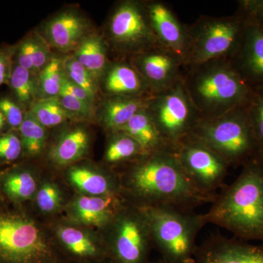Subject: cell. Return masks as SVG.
<instances>
[{
	"mask_svg": "<svg viewBox=\"0 0 263 263\" xmlns=\"http://www.w3.org/2000/svg\"><path fill=\"white\" fill-rule=\"evenodd\" d=\"M183 81L201 119L246 106L253 91L227 60L185 67Z\"/></svg>",
	"mask_w": 263,
	"mask_h": 263,
	"instance_id": "obj_3",
	"label": "cell"
},
{
	"mask_svg": "<svg viewBox=\"0 0 263 263\" xmlns=\"http://www.w3.org/2000/svg\"><path fill=\"white\" fill-rule=\"evenodd\" d=\"M5 122H7L6 119H5L3 113L0 111V129H3V127H4Z\"/></svg>",
	"mask_w": 263,
	"mask_h": 263,
	"instance_id": "obj_41",
	"label": "cell"
},
{
	"mask_svg": "<svg viewBox=\"0 0 263 263\" xmlns=\"http://www.w3.org/2000/svg\"><path fill=\"white\" fill-rule=\"evenodd\" d=\"M105 40L118 60L132 57L161 45L147 18L143 1L123 0L114 6L105 27Z\"/></svg>",
	"mask_w": 263,
	"mask_h": 263,
	"instance_id": "obj_8",
	"label": "cell"
},
{
	"mask_svg": "<svg viewBox=\"0 0 263 263\" xmlns=\"http://www.w3.org/2000/svg\"><path fill=\"white\" fill-rule=\"evenodd\" d=\"M102 263H110V262H109V261H107V262H102Z\"/></svg>",
	"mask_w": 263,
	"mask_h": 263,
	"instance_id": "obj_43",
	"label": "cell"
},
{
	"mask_svg": "<svg viewBox=\"0 0 263 263\" xmlns=\"http://www.w3.org/2000/svg\"><path fill=\"white\" fill-rule=\"evenodd\" d=\"M154 247L164 263H195L197 235L208 224L205 214L168 207L141 208Z\"/></svg>",
	"mask_w": 263,
	"mask_h": 263,
	"instance_id": "obj_4",
	"label": "cell"
},
{
	"mask_svg": "<svg viewBox=\"0 0 263 263\" xmlns=\"http://www.w3.org/2000/svg\"><path fill=\"white\" fill-rule=\"evenodd\" d=\"M69 94L73 95L74 97L82 100L84 103L95 106V100L84 89L77 86L72 83L66 77L65 74L64 76L63 81H62V89Z\"/></svg>",
	"mask_w": 263,
	"mask_h": 263,
	"instance_id": "obj_39",
	"label": "cell"
},
{
	"mask_svg": "<svg viewBox=\"0 0 263 263\" xmlns=\"http://www.w3.org/2000/svg\"><path fill=\"white\" fill-rule=\"evenodd\" d=\"M237 12L247 21L263 29V0H240Z\"/></svg>",
	"mask_w": 263,
	"mask_h": 263,
	"instance_id": "obj_34",
	"label": "cell"
},
{
	"mask_svg": "<svg viewBox=\"0 0 263 263\" xmlns=\"http://www.w3.org/2000/svg\"><path fill=\"white\" fill-rule=\"evenodd\" d=\"M13 53L0 49V86L9 83L13 65H12Z\"/></svg>",
	"mask_w": 263,
	"mask_h": 263,
	"instance_id": "obj_40",
	"label": "cell"
},
{
	"mask_svg": "<svg viewBox=\"0 0 263 263\" xmlns=\"http://www.w3.org/2000/svg\"><path fill=\"white\" fill-rule=\"evenodd\" d=\"M173 151L183 172L204 193L216 195L226 184L230 164L201 141L188 136Z\"/></svg>",
	"mask_w": 263,
	"mask_h": 263,
	"instance_id": "obj_11",
	"label": "cell"
},
{
	"mask_svg": "<svg viewBox=\"0 0 263 263\" xmlns=\"http://www.w3.org/2000/svg\"><path fill=\"white\" fill-rule=\"evenodd\" d=\"M69 176L76 187L85 193L95 196L114 195L115 183L113 180L87 167H74Z\"/></svg>",
	"mask_w": 263,
	"mask_h": 263,
	"instance_id": "obj_24",
	"label": "cell"
},
{
	"mask_svg": "<svg viewBox=\"0 0 263 263\" xmlns=\"http://www.w3.org/2000/svg\"><path fill=\"white\" fill-rule=\"evenodd\" d=\"M34 119L45 127L61 125L68 120L74 119L57 98L38 99L29 110Z\"/></svg>",
	"mask_w": 263,
	"mask_h": 263,
	"instance_id": "obj_26",
	"label": "cell"
},
{
	"mask_svg": "<svg viewBox=\"0 0 263 263\" xmlns=\"http://www.w3.org/2000/svg\"><path fill=\"white\" fill-rule=\"evenodd\" d=\"M90 145L89 131L82 126L68 129L50 151L49 157L60 165L73 163L84 157Z\"/></svg>",
	"mask_w": 263,
	"mask_h": 263,
	"instance_id": "obj_22",
	"label": "cell"
},
{
	"mask_svg": "<svg viewBox=\"0 0 263 263\" xmlns=\"http://www.w3.org/2000/svg\"><path fill=\"white\" fill-rule=\"evenodd\" d=\"M58 98L62 107L73 119H91L95 114V106L84 103L63 90H61Z\"/></svg>",
	"mask_w": 263,
	"mask_h": 263,
	"instance_id": "obj_32",
	"label": "cell"
},
{
	"mask_svg": "<svg viewBox=\"0 0 263 263\" xmlns=\"http://www.w3.org/2000/svg\"><path fill=\"white\" fill-rule=\"evenodd\" d=\"M0 263H67L34 221L0 214Z\"/></svg>",
	"mask_w": 263,
	"mask_h": 263,
	"instance_id": "obj_7",
	"label": "cell"
},
{
	"mask_svg": "<svg viewBox=\"0 0 263 263\" xmlns=\"http://www.w3.org/2000/svg\"><path fill=\"white\" fill-rule=\"evenodd\" d=\"M5 191L16 200L30 198L36 191V182L34 177L27 172L15 173L5 180Z\"/></svg>",
	"mask_w": 263,
	"mask_h": 263,
	"instance_id": "obj_31",
	"label": "cell"
},
{
	"mask_svg": "<svg viewBox=\"0 0 263 263\" xmlns=\"http://www.w3.org/2000/svg\"><path fill=\"white\" fill-rule=\"evenodd\" d=\"M146 155L136 140L124 131L112 132L105 151V161L109 164L129 163Z\"/></svg>",
	"mask_w": 263,
	"mask_h": 263,
	"instance_id": "obj_23",
	"label": "cell"
},
{
	"mask_svg": "<svg viewBox=\"0 0 263 263\" xmlns=\"http://www.w3.org/2000/svg\"><path fill=\"white\" fill-rule=\"evenodd\" d=\"M152 263H164V262H162V260H161V259H159V260H157V261H156V262H152Z\"/></svg>",
	"mask_w": 263,
	"mask_h": 263,
	"instance_id": "obj_42",
	"label": "cell"
},
{
	"mask_svg": "<svg viewBox=\"0 0 263 263\" xmlns=\"http://www.w3.org/2000/svg\"><path fill=\"white\" fill-rule=\"evenodd\" d=\"M33 41V67L34 73L38 75V73L47 65L53 55L50 51L49 45L41 34H34Z\"/></svg>",
	"mask_w": 263,
	"mask_h": 263,
	"instance_id": "obj_33",
	"label": "cell"
},
{
	"mask_svg": "<svg viewBox=\"0 0 263 263\" xmlns=\"http://www.w3.org/2000/svg\"><path fill=\"white\" fill-rule=\"evenodd\" d=\"M195 263H263V242L252 245L235 237L212 234L197 245Z\"/></svg>",
	"mask_w": 263,
	"mask_h": 263,
	"instance_id": "obj_13",
	"label": "cell"
},
{
	"mask_svg": "<svg viewBox=\"0 0 263 263\" xmlns=\"http://www.w3.org/2000/svg\"><path fill=\"white\" fill-rule=\"evenodd\" d=\"M111 239L108 250L110 263H148L154 247L149 226L141 208L123 204L110 223Z\"/></svg>",
	"mask_w": 263,
	"mask_h": 263,
	"instance_id": "obj_10",
	"label": "cell"
},
{
	"mask_svg": "<svg viewBox=\"0 0 263 263\" xmlns=\"http://www.w3.org/2000/svg\"><path fill=\"white\" fill-rule=\"evenodd\" d=\"M151 95L106 97L100 107V121L110 133L119 130L132 118L147 108Z\"/></svg>",
	"mask_w": 263,
	"mask_h": 263,
	"instance_id": "obj_18",
	"label": "cell"
},
{
	"mask_svg": "<svg viewBox=\"0 0 263 263\" xmlns=\"http://www.w3.org/2000/svg\"><path fill=\"white\" fill-rule=\"evenodd\" d=\"M0 111L12 127H20L26 117L22 105L9 98H0Z\"/></svg>",
	"mask_w": 263,
	"mask_h": 263,
	"instance_id": "obj_36",
	"label": "cell"
},
{
	"mask_svg": "<svg viewBox=\"0 0 263 263\" xmlns=\"http://www.w3.org/2000/svg\"><path fill=\"white\" fill-rule=\"evenodd\" d=\"M109 50L105 37L92 32L83 40L72 55L99 83L110 63L108 57Z\"/></svg>",
	"mask_w": 263,
	"mask_h": 263,
	"instance_id": "obj_20",
	"label": "cell"
},
{
	"mask_svg": "<svg viewBox=\"0 0 263 263\" xmlns=\"http://www.w3.org/2000/svg\"><path fill=\"white\" fill-rule=\"evenodd\" d=\"M22 140L13 133L0 136V158L12 161L16 160L22 154Z\"/></svg>",
	"mask_w": 263,
	"mask_h": 263,
	"instance_id": "obj_37",
	"label": "cell"
},
{
	"mask_svg": "<svg viewBox=\"0 0 263 263\" xmlns=\"http://www.w3.org/2000/svg\"><path fill=\"white\" fill-rule=\"evenodd\" d=\"M64 76L63 59L52 57L47 65L37 75L39 99L58 97L61 92Z\"/></svg>",
	"mask_w": 263,
	"mask_h": 263,
	"instance_id": "obj_27",
	"label": "cell"
},
{
	"mask_svg": "<svg viewBox=\"0 0 263 263\" xmlns=\"http://www.w3.org/2000/svg\"><path fill=\"white\" fill-rule=\"evenodd\" d=\"M122 185L134 200L132 205L138 208L168 207L195 212L197 207L212 204L216 196L194 184L173 150L147 154L132 162Z\"/></svg>",
	"mask_w": 263,
	"mask_h": 263,
	"instance_id": "obj_1",
	"label": "cell"
},
{
	"mask_svg": "<svg viewBox=\"0 0 263 263\" xmlns=\"http://www.w3.org/2000/svg\"><path fill=\"white\" fill-rule=\"evenodd\" d=\"M147 18L159 43L185 61L190 48L189 26L183 24L164 2L143 1Z\"/></svg>",
	"mask_w": 263,
	"mask_h": 263,
	"instance_id": "obj_15",
	"label": "cell"
},
{
	"mask_svg": "<svg viewBox=\"0 0 263 263\" xmlns=\"http://www.w3.org/2000/svg\"><path fill=\"white\" fill-rule=\"evenodd\" d=\"M33 46H34L33 36L24 38L17 48L15 56H16L17 65L22 66L24 68L34 72Z\"/></svg>",
	"mask_w": 263,
	"mask_h": 263,
	"instance_id": "obj_38",
	"label": "cell"
},
{
	"mask_svg": "<svg viewBox=\"0 0 263 263\" xmlns=\"http://www.w3.org/2000/svg\"><path fill=\"white\" fill-rule=\"evenodd\" d=\"M119 130L124 131L138 142L144 153L173 150L157 129L146 108L132 118Z\"/></svg>",
	"mask_w": 263,
	"mask_h": 263,
	"instance_id": "obj_21",
	"label": "cell"
},
{
	"mask_svg": "<svg viewBox=\"0 0 263 263\" xmlns=\"http://www.w3.org/2000/svg\"><path fill=\"white\" fill-rule=\"evenodd\" d=\"M60 191L51 183H45L37 195L38 206L45 212L56 210L60 205Z\"/></svg>",
	"mask_w": 263,
	"mask_h": 263,
	"instance_id": "obj_35",
	"label": "cell"
},
{
	"mask_svg": "<svg viewBox=\"0 0 263 263\" xmlns=\"http://www.w3.org/2000/svg\"><path fill=\"white\" fill-rule=\"evenodd\" d=\"M106 97H140L151 94L148 86L128 60L110 62L100 81Z\"/></svg>",
	"mask_w": 263,
	"mask_h": 263,
	"instance_id": "obj_17",
	"label": "cell"
},
{
	"mask_svg": "<svg viewBox=\"0 0 263 263\" xmlns=\"http://www.w3.org/2000/svg\"><path fill=\"white\" fill-rule=\"evenodd\" d=\"M64 71L66 77L72 83L80 86L95 101L98 98L99 83L89 71L72 56L63 59Z\"/></svg>",
	"mask_w": 263,
	"mask_h": 263,
	"instance_id": "obj_29",
	"label": "cell"
},
{
	"mask_svg": "<svg viewBox=\"0 0 263 263\" xmlns=\"http://www.w3.org/2000/svg\"><path fill=\"white\" fill-rule=\"evenodd\" d=\"M23 148L30 156L41 154L46 141V127L34 119L32 114H26L22 125L18 128Z\"/></svg>",
	"mask_w": 263,
	"mask_h": 263,
	"instance_id": "obj_28",
	"label": "cell"
},
{
	"mask_svg": "<svg viewBox=\"0 0 263 263\" xmlns=\"http://www.w3.org/2000/svg\"><path fill=\"white\" fill-rule=\"evenodd\" d=\"M208 224L235 238L263 242V160L254 157L233 182L220 189L205 213Z\"/></svg>",
	"mask_w": 263,
	"mask_h": 263,
	"instance_id": "obj_2",
	"label": "cell"
},
{
	"mask_svg": "<svg viewBox=\"0 0 263 263\" xmlns=\"http://www.w3.org/2000/svg\"><path fill=\"white\" fill-rule=\"evenodd\" d=\"M129 61L142 76L152 95L162 92L183 80L184 61L162 45L138 53Z\"/></svg>",
	"mask_w": 263,
	"mask_h": 263,
	"instance_id": "obj_12",
	"label": "cell"
},
{
	"mask_svg": "<svg viewBox=\"0 0 263 263\" xmlns=\"http://www.w3.org/2000/svg\"><path fill=\"white\" fill-rule=\"evenodd\" d=\"M9 84L17 101L22 106L32 107L39 99L37 74L15 64Z\"/></svg>",
	"mask_w": 263,
	"mask_h": 263,
	"instance_id": "obj_25",
	"label": "cell"
},
{
	"mask_svg": "<svg viewBox=\"0 0 263 263\" xmlns=\"http://www.w3.org/2000/svg\"><path fill=\"white\" fill-rule=\"evenodd\" d=\"M247 105L257 146V156L263 160V87L254 88Z\"/></svg>",
	"mask_w": 263,
	"mask_h": 263,
	"instance_id": "obj_30",
	"label": "cell"
},
{
	"mask_svg": "<svg viewBox=\"0 0 263 263\" xmlns=\"http://www.w3.org/2000/svg\"><path fill=\"white\" fill-rule=\"evenodd\" d=\"M41 36L49 45L63 53L73 52L91 32L89 19L76 8L59 12L43 24Z\"/></svg>",
	"mask_w": 263,
	"mask_h": 263,
	"instance_id": "obj_14",
	"label": "cell"
},
{
	"mask_svg": "<svg viewBox=\"0 0 263 263\" xmlns=\"http://www.w3.org/2000/svg\"><path fill=\"white\" fill-rule=\"evenodd\" d=\"M189 136L214 150L230 167L243 166L257 156L247 105L220 117L200 119Z\"/></svg>",
	"mask_w": 263,
	"mask_h": 263,
	"instance_id": "obj_5",
	"label": "cell"
},
{
	"mask_svg": "<svg viewBox=\"0 0 263 263\" xmlns=\"http://www.w3.org/2000/svg\"><path fill=\"white\" fill-rule=\"evenodd\" d=\"M230 62L251 88L263 87V29L247 21L240 47Z\"/></svg>",
	"mask_w": 263,
	"mask_h": 263,
	"instance_id": "obj_16",
	"label": "cell"
},
{
	"mask_svg": "<svg viewBox=\"0 0 263 263\" xmlns=\"http://www.w3.org/2000/svg\"><path fill=\"white\" fill-rule=\"evenodd\" d=\"M146 110L173 150L201 119L183 80L162 92L151 95Z\"/></svg>",
	"mask_w": 263,
	"mask_h": 263,
	"instance_id": "obj_9",
	"label": "cell"
},
{
	"mask_svg": "<svg viewBox=\"0 0 263 263\" xmlns=\"http://www.w3.org/2000/svg\"><path fill=\"white\" fill-rule=\"evenodd\" d=\"M124 202L114 195L81 197L76 200L75 212L79 220L90 226L110 224Z\"/></svg>",
	"mask_w": 263,
	"mask_h": 263,
	"instance_id": "obj_19",
	"label": "cell"
},
{
	"mask_svg": "<svg viewBox=\"0 0 263 263\" xmlns=\"http://www.w3.org/2000/svg\"><path fill=\"white\" fill-rule=\"evenodd\" d=\"M247 21L236 12L229 16L202 15L189 26L190 48L184 67L212 60H230L241 43Z\"/></svg>",
	"mask_w": 263,
	"mask_h": 263,
	"instance_id": "obj_6",
	"label": "cell"
}]
</instances>
